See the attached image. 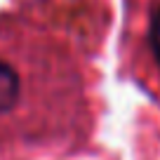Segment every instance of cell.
Segmentation results:
<instances>
[{"label": "cell", "mask_w": 160, "mask_h": 160, "mask_svg": "<svg viewBox=\"0 0 160 160\" xmlns=\"http://www.w3.org/2000/svg\"><path fill=\"white\" fill-rule=\"evenodd\" d=\"M148 42H151V50H153L155 61L160 64V5L155 7L153 17H151V26H148Z\"/></svg>", "instance_id": "obj_2"}, {"label": "cell", "mask_w": 160, "mask_h": 160, "mask_svg": "<svg viewBox=\"0 0 160 160\" xmlns=\"http://www.w3.org/2000/svg\"><path fill=\"white\" fill-rule=\"evenodd\" d=\"M19 73L14 71V66L0 59V115H7L14 108V104L19 101Z\"/></svg>", "instance_id": "obj_1"}]
</instances>
